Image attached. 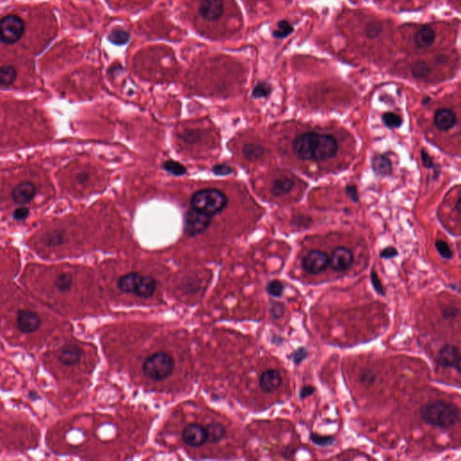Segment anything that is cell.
Returning <instances> with one entry per match:
<instances>
[{
	"mask_svg": "<svg viewBox=\"0 0 461 461\" xmlns=\"http://www.w3.org/2000/svg\"><path fill=\"white\" fill-rule=\"evenodd\" d=\"M419 415L428 425L449 429L460 422L461 411L453 403L436 400L423 405L419 409Z\"/></svg>",
	"mask_w": 461,
	"mask_h": 461,
	"instance_id": "cell-2",
	"label": "cell"
},
{
	"mask_svg": "<svg viewBox=\"0 0 461 461\" xmlns=\"http://www.w3.org/2000/svg\"><path fill=\"white\" fill-rule=\"evenodd\" d=\"M271 92V87L268 83L261 82L252 90V97L255 98H267Z\"/></svg>",
	"mask_w": 461,
	"mask_h": 461,
	"instance_id": "cell-33",
	"label": "cell"
},
{
	"mask_svg": "<svg viewBox=\"0 0 461 461\" xmlns=\"http://www.w3.org/2000/svg\"><path fill=\"white\" fill-rule=\"evenodd\" d=\"M436 249L441 255L442 259L444 260H451L453 257V252L451 251V247L442 240H437L435 243Z\"/></svg>",
	"mask_w": 461,
	"mask_h": 461,
	"instance_id": "cell-32",
	"label": "cell"
},
{
	"mask_svg": "<svg viewBox=\"0 0 461 461\" xmlns=\"http://www.w3.org/2000/svg\"><path fill=\"white\" fill-rule=\"evenodd\" d=\"M82 350L77 345L70 344L62 347L58 353V359L65 366H74L81 359Z\"/></svg>",
	"mask_w": 461,
	"mask_h": 461,
	"instance_id": "cell-16",
	"label": "cell"
},
{
	"mask_svg": "<svg viewBox=\"0 0 461 461\" xmlns=\"http://www.w3.org/2000/svg\"><path fill=\"white\" fill-rule=\"evenodd\" d=\"M376 379H377V376L371 370H366L364 373L361 374V382L368 385L374 384Z\"/></svg>",
	"mask_w": 461,
	"mask_h": 461,
	"instance_id": "cell-40",
	"label": "cell"
},
{
	"mask_svg": "<svg viewBox=\"0 0 461 461\" xmlns=\"http://www.w3.org/2000/svg\"><path fill=\"white\" fill-rule=\"evenodd\" d=\"M370 278H371V283H372V286L374 287L375 291L378 293L379 295H380V296L385 297V291H384V287H383L382 283H381L380 279H379L378 273L375 271L374 269L371 270Z\"/></svg>",
	"mask_w": 461,
	"mask_h": 461,
	"instance_id": "cell-36",
	"label": "cell"
},
{
	"mask_svg": "<svg viewBox=\"0 0 461 461\" xmlns=\"http://www.w3.org/2000/svg\"><path fill=\"white\" fill-rule=\"evenodd\" d=\"M438 39L436 29L430 25L419 26L413 29L411 35L412 46L416 51H427L434 46Z\"/></svg>",
	"mask_w": 461,
	"mask_h": 461,
	"instance_id": "cell-6",
	"label": "cell"
},
{
	"mask_svg": "<svg viewBox=\"0 0 461 461\" xmlns=\"http://www.w3.org/2000/svg\"><path fill=\"white\" fill-rule=\"evenodd\" d=\"M266 290L269 296L274 297H281L284 294L285 287L279 280H272L267 285Z\"/></svg>",
	"mask_w": 461,
	"mask_h": 461,
	"instance_id": "cell-30",
	"label": "cell"
},
{
	"mask_svg": "<svg viewBox=\"0 0 461 461\" xmlns=\"http://www.w3.org/2000/svg\"><path fill=\"white\" fill-rule=\"evenodd\" d=\"M213 172L217 176H227L233 172V169L229 165L217 164L213 168Z\"/></svg>",
	"mask_w": 461,
	"mask_h": 461,
	"instance_id": "cell-39",
	"label": "cell"
},
{
	"mask_svg": "<svg viewBox=\"0 0 461 461\" xmlns=\"http://www.w3.org/2000/svg\"><path fill=\"white\" fill-rule=\"evenodd\" d=\"M314 392H315V387H313L312 385H305L299 391V396L301 399H306L313 395Z\"/></svg>",
	"mask_w": 461,
	"mask_h": 461,
	"instance_id": "cell-43",
	"label": "cell"
},
{
	"mask_svg": "<svg viewBox=\"0 0 461 461\" xmlns=\"http://www.w3.org/2000/svg\"><path fill=\"white\" fill-rule=\"evenodd\" d=\"M225 9L223 0H203L199 5L200 16L205 20L214 21L220 18Z\"/></svg>",
	"mask_w": 461,
	"mask_h": 461,
	"instance_id": "cell-13",
	"label": "cell"
},
{
	"mask_svg": "<svg viewBox=\"0 0 461 461\" xmlns=\"http://www.w3.org/2000/svg\"><path fill=\"white\" fill-rule=\"evenodd\" d=\"M28 215H29V210L26 207L22 206L14 212V218L16 221H23L27 218Z\"/></svg>",
	"mask_w": 461,
	"mask_h": 461,
	"instance_id": "cell-44",
	"label": "cell"
},
{
	"mask_svg": "<svg viewBox=\"0 0 461 461\" xmlns=\"http://www.w3.org/2000/svg\"><path fill=\"white\" fill-rule=\"evenodd\" d=\"M353 260L352 251L346 247H337L332 253L329 264L334 271L344 272L351 267Z\"/></svg>",
	"mask_w": 461,
	"mask_h": 461,
	"instance_id": "cell-10",
	"label": "cell"
},
{
	"mask_svg": "<svg viewBox=\"0 0 461 461\" xmlns=\"http://www.w3.org/2000/svg\"><path fill=\"white\" fill-rule=\"evenodd\" d=\"M36 194V186L33 182L24 181L12 191V199L17 205H25L34 199Z\"/></svg>",
	"mask_w": 461,
	"mask_h": 461,
	"instance_id": "cell-14",
	"label": "cell"
},
{
	"mask_svg": "<svg viewBox=\"0 0 461 461\" xmlns=\"http://www.w3.org/2000/svg\"><path fill=\"white\" fill-rule=\"evenodd\" d=\"M242 153H243V155L247 159L253 161V160H257V159L262 158V156L265 154V150L260 144H246L243 147Z\"/></svg>",
	"mask_w": 461,
	"mask_h": 461,
	"instance_id": "cell-25",
	"label": "cell"
},
{
	"mask_svg": "<svg viewBox=\"0 0 461 461\" xmlns=\"http://www.w3.org/2000/svg\"><path fill=\"white\" fill-rule=\"evenodd\" d=\"M330 258L326 252L318 250L309 251L302 261V268L310 275H318L324 271L329 266Z\"/></svg>",
	"mask_w": 461,
	"mask_h": 461,
	"instance_id": "cell-7",
	"label": "cell"
},
{
	"mask_svg": "<svg viewBox=\"0 0 461 461\" xmlns=\"http://www.w3.org/2000/svg\"><path fill=\"white\" fill-rule=\"evenodd\" d=\"M292 30L293 27L290 26L289 23H287V21H281L278 24L277 29L273 33V36L277 38H283L288 36Z\"/></svg>",
	"mask_w": 461,
	"mask_h": 461,
	"instance_id": "cell-34",
	"label": "cell"
},
{
	"mask_svg": "<svg viewBox=\"0 0 461 461\" xmlns=\"http://www.w3.org/2000/svg\"><path fill=\"white\" fill-rule=\"evenodd\" d=\"M162 168L167 171L169 172L170 174L174 175V176H183V175L187 173V169L185 168L183 165L178 162V161H175V160H166L163 165H162Z\"/></svg>",
	"mask_w": 461,
	"mask_h": 461,
	"instance_id": "cell-28",
	"label": "cell"
},
{
	"mask_svg": "<svg viewBox=\"0 0 461 461\" xmlns=\"http://www.w3.org/2000/svg\"><path fill=\"white\" fill-rule=\"evenodd\" d=\"M157 288V282L152 276H145L143 277L142 282L139 286L138 289L134 295L142 298H148L154 296V293Z\"/></svg>",
	"mask_w": 461,
	"mask_h": 461,
	"instance_id": "cell-20",
	"label": "cell"
},
{
	"mask_svg": "<svg viewBox=\"0 0 461 461\" xmlns=\"http://www.w3.org/2000/svg\"><path fill=\"white\" fill-rule=\"evenodd\" d=\"M17 72L16 68L12 65L0 67V86L9 87L16 81Z\"/></svg>",
	"mask_w": 461,
	"mask_h": 461,
	"instance_id": "cell-23",
	"label": "cell"
},
{
	"mask_svg": "<svg viewBox=\"0 0 461 461\" xmlns=\"http://www.w3.org/2000/svg\"><path fill=\"white\" fill-rule=\"evenodd\" d=\"M421 155H422V159H423V166L427 169H433L434 163H433V160L430 158V156L428 154V153L425 152L424 150H422Z\"/></svg>",
	"mask_w": 461,
	"mask_h": 461,
	"instance_id": "cell-45",
	"label": "cell"
},
{
	"mask_svg": "<svg viewBox=\"0 0 461 461\" xmlns=\"http://www.w3.org/2000/svg\"><path fill=\"white\" fill-rule=\"evenodd\" d=\"M207 433V441L211 443H218L226 436L225 426L219 423H212L205 427Z\"/></svg>",
	"mask_w": 461,
	"mask_h": 461,
	"instance_id": "cell-22",
	"label": "cell"
},
{
	"mask_svg": "<svg viewBox=\"0 0 461 461\" xmlns=\"http://www.w3.org/2000/svg\"><path fill=\"white\" fill-rule=\"evenodd\" d=\"M270 313L272 317L275 319H281L285 313V307L284 305L280 302H272L271 308H270Z\"/></svg>",
	"mask_w": 461,
	"mask_h": 461,
	"instance_id": "cell-37",
	"label": "cell"
},
{
	"mask_svg": "<svg viewBox=\"0 0 461 461\" xmlns=\"http://www.w3.org/2000/svg\"><path fill=\"white\" fill-rule=\"evenodd\" d=\"M461 360L460 348L455 345L447 344L438 354L436 363L444 369L453 368L456 369L459 374H461Z\"/></svg>",
	"mask_w": 461,
	"mask_h": 461,
	"instance_id": "cell-9",
	"label": "cell"
},
{
	"mask_svg": "<svg viewBox=\"0 0 461 461\" xmlns=\"http://www.w3.org/2000/svg\"><path fill=\"white\" fill-rule=\"evenodd\" d=\"M227 203V196L215 189L199 190L193 195L190 201L192 209L210 217L225 210Z\"/></svg>",
	"mask_w": 461,
	"mask_h": 461,
	"instance_id": "cell-3",
	"label": "cell"
},
{
	"mask_svg": "<svg viewBox=\"0 0 461 461\" xmlns=\"http://www.w3.org/2000/svg\"><path fill=\"white\" fill-rule=\"evenodd\" d=\"M129 39H130V35L128 32L121 28H115L108 35V40L116 45H123L127 43Z\"/></svg>",
	"mask_w": 461,
	"mask_h": 461,
	"instance_id": "cell-26",
	"label": "cell"
},
{
	"mask_svg": "<svg viewBox=\"0 0 461 461\" xmlns=\"http://www.w3.org/2000/svg\"><path fill=\"white\" fill-rule=\"evenodd\" d=\"M41 325V319L34 311L21 310L16 315V326L23 333H31L38 330Z\"/></svg>",
	"mask_w": 461,
	"mask_h": 461,
	"instance_id": "cell-12",
	"label": "cell"
},
{
	"mask_svg": "<svg viewBox=\"0 0 461 461\" xmlns=\"http://www.w3.org/2000/svg\"><path fill=\"white\" fill-rule=\"evenodd\" d=\"M398 255V251L394 247H386L383 251H380V258L382 259H393Z\"/></svg>",
	"mask_w": 461,
	"mask_h": 461,
	"instance_id": "cell-41",
	"label": "cell"
},
{
	"mask_svg": "<svg viewBox=\"0 0 461 461\" xmlns=\"http://www.w3.org/2000/svg\"><path fill=\"white\" fill-rule=\"evenodd\" d=\"M174 368V359L171 355L164 351H157L145 359L143 371L150 379L159 381L168 379Z\"/></svg>",
	"mask_w": 461,
	"mask_h": 461,
	"instance_id": "cell-4",
	"label": "cell"
},
{
	"mask_svg": "<svg viewBox=\"0 0 461 461\" xmlns=\"http://www.w3.org/2000/svg\"><path fill=\"white\" fill-rule=\"evenodd\" d=\"M294 188V182L287 178H282L275 180L271 185L270 191L272 195L277 197L288 194Z\"/></svg>",
	"mask_w": 461,
	"mask_h": 461,
	"instance_id": "cell-21",
	"label": "cell"
},
{
	"mask_svg": "<svg viewBox=\"0 0 461 461\" xmlns=\"http://www.w3.org/2000/svg\"><path fill=\"white\" fill-rule=\"evenodd\" d=\"M182 439L187 445L190 447H200L207 441V433L205 427L197 423H190L184 428Z\"/></svg>",
	"mask_w": 461,
	"mask_h": 461,
	"instance_id": "cell-11",
	"label": "cell"
},
{
	"mask_svg": "<svg viewBox=\"0 0 461 461\" xmlns=\"http://www.w3.org/2000/svg\"><path fill=\"white\" fill-rule=\"evenodd\" d=\"M412 74L416 78H425L430 75V67L424 62H417L412 68Z\"/></svg>",
	"mask_w": 461,
	"mask_h": 461,
	"instance_id": "cell-29",
	"label": "cell"
},
{
	"mask_svg": "<svg viewBox=\"0 0 461 461\" xmlns=\"http://www.w3.org/2000/svg\"><path fill=\"white\" fill-rule=\"evenodd\" d=\"M308 349L306 347H299L296 350L293 351L290 358L292 359L295 365H299L302 363L305 359L307 358Z\"/></svg>",
	"mask_w": 461,
	"mask_h": 461,
	"instance_id": "cell-35",
	"label": "cell"
},
{
	"mask_svg": "<svg viewBox=\"0 0 461 461\" xmlns=\"http://www.w3.org/2000/svg\"><path fill=\"white\" fill-rule=\"evenodd\" d=\"M143 277L138 272H130L118 279L117 287L120 291L126 294H135L142 282Z\"/></svg>",
	"mask_w": 461,
	"mask_h": 461,
	"instance_id": "cell-17",
	"label": "cell"
},
{
	"mask_svg": "<svg viewBox=\"0 0 461 461\" xmlns=\"http://www.w3.org/2000/svg\"><path fill=\"white\" fill-rule=\"evenodd\" d=\"M372 169L379 176L385 177L392 173V163L388 158L383 155H375L372 158Z\"/></svg>",
	"mask_w": 461,
	"mask_h": 461,
	"instance_id": "cell-19",
	"label": "cell"
},
{
	"mask_svg": "<svg viewBox=\"0 0 461 461\" xmlns=\"http://www.w3.org/2000/svg\"><path fill=\"white\" fill-rule=\"evenodd\" d=\"M73 283L72 275L67 272L59 273L55 276L53 285L59 292L66 293L71 289Z\"/></svg>",
	"mask_w": 461,
	"mask_h": 461,
	"instance_id": "cell-24",
	"label": "cell"
},
{
	"mask_svg": "<svg viewBox=\"0 0 461 461\" xmlns=\"http://www.w3.org/2000/svg\"><path fill=\"white\" fill-rule=\"evenodd\" d=\"M282 384V377L276 369H268L260 378V386L262 391L272 393L278 389Z\"/></svg>",
	"mask_w": 461,
	"mask_h": 461,
	"instance_id": "cell-15",
	"label": "cell"
},
{
	"mask_svg": "<svg viewBox=\"0 0 461 461\" xmlns=\"http://www.w3.org/2000/svg\"><path fill=\"white\" fill-rule=\"evenodd\" d=\"M382 119H383V122L385 124V126H387L388 128L400 127L401 124L403 123L402 118L400 117L398 115L392 113V112L384 113L383 116H382Z\"/></svg>",
	"mask_w": 461,
	"mask_h": 461,
	"instance_id": "cell-31",
	"label": "cell"
},
{
	"mask_svg": "<svg viewBox=\"0 0 461 461\" xmlns=\"http://www.w3.org/2000/svg\"><path fill=\"white\" fill-rule=\"evenodd\" d=\"M310 441L313 442L314 445L318 447H331L334 445L336 442V439L333 436L320 435L314 432H311L309 436Z\"/></svg>",
	"mask_w": 461,
	"mask_h": 461,
	"instance_id": "cell-27",
	"label": "cell"
},
{
	"mask_svg": "<svg viewBox=\"0 0 461 461\" xmlns=\"http://www.w3.org/2000/svg\"><path fill=\"white\" fill-rule=\"evenodd\" d=\"M26 32L25 21L17 15H7L0 19V41L14 44L20 41Z\"/></svg>",
	"mask_w": 461,
	"mask_h": 461,
	"instance_id": "cell-5",
	"label": "cell"
},
{
	"mask_svg": "<svg viewBox=\"0 0 461 461\" xmlns=\"http://www.w3.org/2000/svg\"><path fill=\"white\" fill-rule=\"evenodd\" d=\"M337 140L327 134L305 133L293 141V149L298 158L304 160L323 161L332 159L338 153Z\"/></svg>",
	"mask_w": 461,
	"mask_h": 461,
	"instance_id": "cell-1",
	"label": "cell"
},
{
	"mask_svg": "<svg viewBox=\"0 0 461 461\" xmlns=\"http://www.w3.org/2000/svg\"><path fill=\"white\" fill-rule=\"evenodd\" d=\"M456 115L448 108L439 109L434 116V123L441 131H447L452 128L456 123Z\"/></svg>",
	"mask_w": 461,
	"mask_h": 461,
	"instance_id": "cell-18",
	"label": "cell"
},
{
	"mask_svg": "<svg viewBox=\"0 0 461 461\" xmlns=\"http://www.w3.org/2000/svg\"><path fill=\"white\" fill-rule=\"evenodd\" d=\"M210 223V216L191 208L185 215V231L190 235L199 234L207 229Z\"/></svg>",
	"mask_w": 461,
	"mask_h": 461,
	"instance_id": "cell-8",
	"label": "cell"
},
{
	"mask_svg": "<svg viewBox=\"0 0 461 461\" xmlns=\"http://www.w3.org/2000/svg\"><path fill=\"white\" fill-rule=\"evenodd\" d=\"M459 314H460V309L453 306L446 307L442 310V316L445 320H454L459 316Z\"/></svg>",
	"mask_w": 461,
	"mask_h": 461,
	"instance_id": "cell-38",
	"label": "cell"
},
{
	"mask_svg": "<svg viewBox=\"0 0 461 461\" xmlns=\"http://www.w3.org/2000/svg\"><path fill=\"white\" fill-rule=\"evenodd\" d=\"M346 194L349 196V198L352 200L353 202H358L359 201V192L357 190V187L355 185H348L345 189Z\"/></svg>",
	"mask_w": 461,
	"mask_h": 461,
	"instance_id": "cell-42",
	"label": "cell"
}]
</instances>
